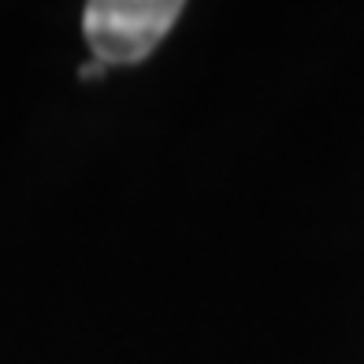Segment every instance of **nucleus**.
Wrapping results in <instances>:
<instances>
[{
	"label": "nucleus",
	"mask_w": 364,
	"mask_h": 364,
	"mask_svg": "<svg viewBox=\"0 0 364 364\" xmlns=\"http://www.w3.org/2000/svg\"><path fill=\"white\" fill-rule=\"evenodd\" d=\"M186 4L178 0H93L82 11V34L93 60L108 63H141L168 38Z\"/></svg>",
	"instance_id": "f257e3e1"
},
{
	"label": "nucleus",
	"mask_w": 364,
	"mask_h": 364,
	"mask_svg": "<svg viewBox=\"0 0 364 364\" xmlns=\"http://www.w3.org/2000/svg\"><path fill=\"white\" fill-rule=\"evenodd\" d=\"M82 78H97V75H105V68L97 60H90V63H82V71H78Z\"/></svg>",
	"instance_id": "f03ea898"
}]
</instances>
